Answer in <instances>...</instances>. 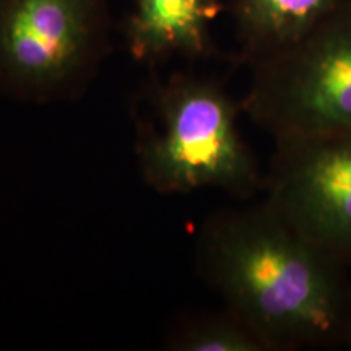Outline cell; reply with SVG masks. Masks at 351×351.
Wrapping results in <instances>:
<instances>
[{"instance_id": "6da1fadb", "label": "cell", "mask_w": 351, "mask_h": 351, "mask_svg": "<svg viewBox=\"0 0 351 351\" xmlns=\"http://www.w3.org/2000/svg\"><path fill=\"white\" fill-rule=\"evenodd\" d=\"M202 276L267 351L341 341L343 267L263 202L213 213L197 239Z\"/></svg>"}, {"instance_id": "7a4b0ae2", "label": "cell", "mask_w": 351, "mask_h": 351, "mask_svg": "<svg viewBox=\"0 0 351 351\" xmlns=\"http://www.w3.org/2000/svg\"><path fill=\"white\" fill-rule=\"evenodd\" d=\"M150 117L140 121L137 163L145 182L160 194L221 189L249 199L265 186L238 129L243 106L219 83L174 73L152 83Z\"/></svg>"}, {"instance_id": "3957f363", "label": "cell", "mask_w": 351, "mask_h": 351, "mask_svg": "<svg viewBox=\"0 0 351 351\" xmlns=\"http://www.w3.org/2000/svg\"><path fill=\"white\" fill-rule=\"evenodd\" d=\"M109 47L106 0H0V93L77 98Z\"/></svg>"}, {"instance_id": "277c9868", "label": "cell", "mask_w": 351, "mask_h": 351, "mask_svg": "<svg viewBox=\"0 0 351 351\" xmlns=\"http://www.w3.org/2000/svg\"><path fill=\"white\" fill-rule=\"evenodd\" d=\"M243 109L275 140L351 132V0L293 46L254 62Z\"/></svg>"}, {"instance_id": "5b68a950", "label": "cell", "mask_w": 351, "mask_h": 351, "mask_svg": "<svg viewBox=\"0 0 351 351\" xmlns=\"http://www.w3.org/2000/svg\"><path fill=\"white\" fill-rule=\"evenodd\" d=\"M265 204L341 267L351 263V132L275 140Z\"/></svg>"}, {"instance_id": "8992f818", "label": "cell", "mask_w": 351, "mask_h": 351, "mask_svg": "<svg viewBox=\"0 0 351 351\" xmlns=\"http://www.w3.org/2000/svg\"><path fill=\"white\" fill-rule=\"evenodd\" d=\"M223 0H134L124 26L132 57L156 64L212 54V25Z\"/></svg>"}, {"instance_id": "52a82bcc", "label": "cell", "mask_w": 351, "mask_h": 351, "mask_svg": "<svg viewBox=\"0 0 351 351\" xmlns=\"http://www.w3.org/2000/svg\"><path fill=\"white\" fill-rule=\"evenodd\" d=\"M345 0H231L238 36L254 62L287 49Z\"/></svg>"}, {"instance_id": "ba28073f", "label": "cell", "mask_w": 351, "mask_h": 351, "mask_svg": "<svg viewBox=\"0 0 351 351\" xmlns=\"http://www.w3.org/2000/svg\"><path fill=\"white\" fill-rule=\"evenodd\" d=\"M174 351H267L258 337L225 307L223 313L182 320L168 339Z\"/></svg>"}, {"instance_id": "9c48e42d", "label": "cell", "mask_w": 351, "mask_h": 351, "mask_svg": "<svg viewBox=\"0 0 351 351\" xmlns=\"http://www.w3.org/2000/svg\"><path fill=\"white\" fill-rule=\"evenodd\" d=\"M341 341H345V343L351 348V298H350L348 311H346V319H345V326H343V333H341Z\"/></svg>"}]
</instances>
